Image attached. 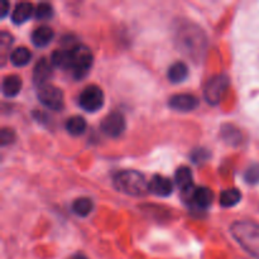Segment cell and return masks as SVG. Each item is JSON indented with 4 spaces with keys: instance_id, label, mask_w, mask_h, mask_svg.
Instances as JSON below:
<instances>
[{
    "instance_id": "obj_22",
    "label": "cell",
    "mask_w": 259,
    "mask_h": 259,
    "mask_svg": "<svg viewBox=\"0 0 259 259\" xmlns=\"http://www.w3.org/2000/svg\"><path fill=\"white\" fill-rule=\"evenodd\" d=\"M242 200V194L238 189L224 190L220 195V204L223 207H233Z\"/></svg>"
},
{
    "instance_id": "obj_29",
    "label": "cell",
    "mask_w": 259,
    "mask_h": 259,
    "mask_svg": "<svg viewBox=\"0 0 259 259\" xmlns=\"http://www.w3.org/2000/svg\"><path fill=\"white\" fill-rule=\"evenodd\" d=\"M8 12H9V3L3 2V4H2V18L7 17Z\"/></svg>"
},
{
    "instance_id": "obj_2",
    "label": "cell",
    "mask_w": 259,
    "mask_h": 259,
    "mask_svg": "<svg viewBox=\"0 0 259 259\" xmlns=\"http://www.w3.org/2000/svg\"><path fill=\"white\" fill-rule=\"evenodd\" d=\"M233 238L249 254L259 258V225L252 222H235L230 228Z\"/></svg>"
},
{
    "instance_id": "obj_26",
    "label": "cell",
    "mask_w": 259,
    "mask_h": 259,
    "mask_svg": "<svg viewBox=\"0 0 259 259\" xmlns=\"http://www.w3.org/2000/svg\"><path fill=\"white\" fill-rule=\"evenodd\" d=\"M244 180L247 181V184L249 185H255L259 182V164H252L249 168L245 171Z\"/></svg>"
},
{
    "instance_id": "obj_24",
    "label": "cell",
    "mask_w": 259,
    "mask_h": 259,
    "mask_svg": "<svg viewBox=\"0 0 259 259\" xmlns=\"http://www.w3.org/2000/svg\"><path fill=\"white\" fill-rule=\"evenodd\" d=\"M53 15V9L48 3H40L34 10V17L38 20H47Z\"/></svg>"
},
{
    "instance_id": "obj_11",
    "label": "cell",
    "mask_w": 259,
    "mask_h": 259,
    "mask_svg": "<svg viewBox=\"0 0 259 259\" xmlns=\"http://www.w3.org/2000/svg\"><path fill=\"white\" fill-rule=\"evenodd\" d=\"M51 76H52V67H51L50 61L40 58L33 68V82L37 85V88H39L48 83L47 81L50 80Z\"/></svg>"
},
{
    "instance_id": "obj_23",
    "label": "cell",
    "mask_w": 259,
    "mask_h": 259,
    "mask_svg": "<svg viewBox=\"0 0 259 259\" xmlns=\"http://www.w3.org/2000/svg\"><path fill=\"white\" fill-rule=\"evenodd\" d=\"M66 129L71 136H81L86 131V121L82 116H71L66 121Z\"/></svg>"
},
{
    "instance_id": "obj_19",
    "label": "cell",
    "mask_w": 259,
    "mask_h": 259,
    "mask_svg": "<svg viewBox=\"0 0 259 259\" xmlns=\"http://www.w3.org/2000/svg\"><path fill=\"white\" fill-rule=\"evenodd\" d=\"M9 58L13 65L17 66V67H22V66L29 63L30 58H32V52L27 47H18L12 51Z\"/></svg>"
},
{
    "instance_id": "obj_14",
    "label": "cell",
    "mask_w": 259,
    "mask_h": 259,
    "mask_svg": "<svg viewBox=\"0 0 259 259\" xmlns=\"http://www.w3.org/2000/svg\"><path fill=\"white\" fill-rule=\"evenodd\" d=\"M22 78L17 75H8L3 78L2 82V90L3 94L8 98H13V96H17L19 94V91L22 90Z\"/></svg>"
},
{
    "instance_id": "obj_3",
    "label": "cell",
    "mask_w": 259,
    "mask_h": 259,
    "mask_svg": "<svg viewBox=\"0 0 259 259\" xmlns=\"http://www.w3.org/2000/svg\"><path fill=\"white\" fill-rule=\"evenodd\" d=\"M116 190L131 196H143L149 191V182L137 171H121L114 176Z\"/></svg>"
},
{
    "instance_id": "obj_8",
    "label": "cell",
    "mask_w": 259,
    "mask_h": 259,
    "mask_svg": "<svg viewBox=\"0 0 259 259\" xmlns=\"http://www.w3.org/2000/svg\"><path fill=\"white\" fill-rule=\"evenodd\" d=\"M125 125V118H124L123 114L118 113V111H113V113L108 114L103 119L100 128L104 134L111 137V138H116V137L121 136L124 133Z\"/></svg>"
},
{
    "instance_id": "obj_30",
    "label": "cell",
    "mask_w": 259,
    "mask_h": 259,
    "mask_svg": "<svg viewBox=\"0 0 259 259\" xmlns=\"http://www.w3.org/2000/svg\"><path fill=\"white\" fill-rule=\"evenodd\" d=\"M71 259H89L86 255H83L82 253H78V254H75Z\"/></svg>"
},
{
    "instance_id": "obj_27",
    "label": "cell",
    "mask_w": 259,
    "mask_h": 259,
    "mask_svg": "<svg viewBox=\"0 0 259 259\" xmlns=\"http://www.w3.org/2000/svg\"><path fill=\"white\" fill-rule=\"evenodd\" d=\"M210 158V153L207 149L204 148H199V149H195L194 152L191 153V159L194 161V163H201V162L207 161Z\"/></svg>"
},
{
    "instance_id": "obj_21",
    "label": "cell",
    "mask_w": 259,
    "mask_h": 259,
    "mask_svg": "<svg viewBox=\"0 0 259 259\" xmlns=\"http://www.w3.org/2000/svg\"><path fill=\"white\" fill-rule=\"evenodd\" d=\"M94 209V202L93 200L89 199V197H78L73 201L72 204V211L73 214H76L77 217L85 218L88 215H90V212Z\"/></svg>"
},
{
    "instance_id": "obj_28",
    "label": "cell",
    "mask_w": 259,
    "mask_h": 259,
    "mask_svg": "<svg viewBox=\"0 0 259 259\" xmlns=\"http://www.w3.org/2000/svg\"><path fill=\"white\" fill-rule=\"evenodd\" d=\"M15 139V134L12 129L9 128H3L0 132V143L2 146H8V144L13 143Z\"/></svg>"
},
{
    "instance_id": "obj_7",
    "label": "cell",
    "mask_w": 259,
    "mask_h": 259,
    "mask_svg": "<svg viewBox=\"0 0 259 259\" xmlns=\"http://www.w3.org/2000/svg\"><path fill=\"white\" fill-rule=\"evenodd\" d=\"M104 91L96 85H89L78 96V104L89 113H95L104 106Z\"/></svg>"
},
{
    "instance_id": "obj_4",
    "label": "cell",
    "mask_w": 259,
    "mask_h": 259,
    "mask_svg": "<svg viewBox=\"0 0 259 259\" xmlns=\"http://www.w3.org/2000/svg\"><path fill=\"white\" fill-rule=\"evenodd\" d=\"M71 71L75 78H83L93 66V53L83 45H76L70 50Z\"/></svg>"
},
{
    "instance_id": "obj_20",
    "label": "cell",
    "mask_w": 259,
    "mask_h": 259,
    "mask_svg": "<svg viewBox=\"0 0 259 259\" xmlns=\"http://www.w3.org/2000/svg\"><path fill=\"white\" fill-rule=\"evenodd\" d=\"M51 63L58 68L71 70V52L70 50H56L51 56Z\"/></svg>"
},
{
    "instance_id": "obj_12",
    "label": "cell",
    "mask_w": 259,
    "mask_h": 259,
    "mask_svg": "<svg viewBox=\"0 0 259 259\" xmlns=\"http://www.w3.org/2000/svg\"><path fill=\"white\" fill-rule=\"evenodd\" d=\"M175 182L182 192L185 194L191 192L192 187H194V176H192L191 168L187 166L179 167L175 174Z\"/></svg>"
},
{
    "instance_id": "obj_16",
    "label": "cell",
    "mask_w": 259,
    "mask_h": 259,
    "mask_svg": "<svg viewBox=\"0 0 259 259\" xmlns=\"http://www.w3.org/2000/svg\"><path fill=\"white\" fill-rule=\"evenodd\" d=\"M34 8L30 3H18L12 13V20L15 24H23L32 17Z\"/></svg>"
},
{
    "instance_id": "obj_6",
    "label": "cell",
    "mask_w": 259,
    "mask_h": 259,
    "mask_svg": "<svg viewBox=\"0 0 259 259\" xmlns=\"http://www.w3.org/2000/svg\"><path fill=\"white\" fill-rule=\"evenodd\" d=\"M37 98L46 108L51 109V110L58 111L65 106L62 90L51 83H46L37 89Z\"/></svg>"
},
{
    "instance_id": "obj_9",
    "label": "cell",
    "mask_w": 259,
    "mask_h": 259,
    "mask_svg": "<svg viewBox=\"0 0 259 259\" xmlns=\"http://www.w3.org/2000/svg\"><path fill=\"white\" fill-rule=\"evenodd\" d=\"M199 99L191 94H177L169 98L168 105L174 110L187 113V111L195 110L199 106Z\"/></svg>"
},
{
    "instance_id": "obj_10",
    "label": "cell",
    "mask_w": 259,
    "mask_h": 259,
    "mask_svg": "<svg viewBox=\"0 0 259 259\" xmlns=\"http://www.w3.org/2000/svg\"><path fill=\"white\" fill-rule=\"evenodd\" d=\"M149 192L159 197H167L174 192V184L167 177L161 175H154L149 181Z\"/></svg>"
},
{
    "instance_id": "obj_1",
    "label": "cell",
    "mask_w": 259,
    "mask_h": 259,
    "mask_svg": "<svg viewBox=\"0 0 259 259\" xmlns=\"http://www.w3.org/2000/svg\"><path fill=\"white\" fill-rule=\"evenodd\" d=\"M174 39L177 50L194 62L204 60L207 48V37L204 29L190 20H179L175 25Z\"/></svg>"
},
{
    "instance_id": "obj_18",
    "label": "cell",
    "mask_w": 259,
    "mask_h": 259,
    "mask_svg": "<svg viewBox=\"0 0 259 259\" xmlns=\"http://www.w3.org/2000/svg\"><path fill=\"white\" fill-rule=\"evenodd\" d=\"M222 138L230 146H238L243 141L240 131L232 124H225L222 126Z\"/></svg>"
},
{
    "instance_id": "obj_25",
    "label": "cell",
    "mask_w": 259,
    "mask_h": 259,
    "mask_svg": "<svg viewBox=\"0 0 259 259\" xmlns=\"http://www.w3.org/2000/svg\"><path fill=\"white\" fill-rule=\"evenodd\" d=\"M13 43V37L8 32H2L0 34V55H2L3 63L5 62L8 51H10V46Z\"/></svg>"
},
{
    "instance_id": "obj_13",
    "label": "cell",
    "mask_w": 259,
    "mask_h": 259,
    "mask_svg": "<svg viewBox=\"0 0 259 259\" xmlns=\"http://www.w3.org/2000/svg\"><path fill=\"white\" fill-rule=\"evenodd\" d=\"M214 200V194L209 187H197L191 192V201L199 209H207Z\"/></svg>"
},
{
    "instance_id": "obj_5",
    "label": "cell",
    "mask_w": 259,
    "mask_h": 259,
    "mask_svg": "<svg viewBox=\"0 0 259 259\" xmlns=\"http://www.w3.org/2000/svg\"><path fill=\"white\" fill-rule=\"evenodd\" d=\"M230 80L227 73H218L209 78L204 88V98L210 105H217L222 101L223 96L229 88Z\"/></svg>"
},
{
    "instance_id": "obj_15",
    "label": "cell",
    "mask_w": 259,
    "mask_h": 259,
    "mask_svg": "<svg viewBox=\"0 0 259 259\" xmlns=\"http://www.w3.org/2000/svg\"><path fill=\"white\" fill-rule=\"evenodd\" d=\"M53 37H55V32H53L52 28L42 25L32 33V42L37 47H46V46L50 45Z\"/></svg>"
},
{
    "instance_id": "obj_17",
    "label": "cell",
    "mask_w": 259,
    "mask_h": 259,
    "mask_svg": "<svg viewBox=\"0 0 259 259\" xmlns=\"http://www.w3.org/2000/svg\"><path fill=\"white\" fill-rule=\"evenodd\" d=\"M167 76H168V80L174 83L184 82L189 76V67L185 62H176L168 68Z\"/></svg>"
}]
</instances>
